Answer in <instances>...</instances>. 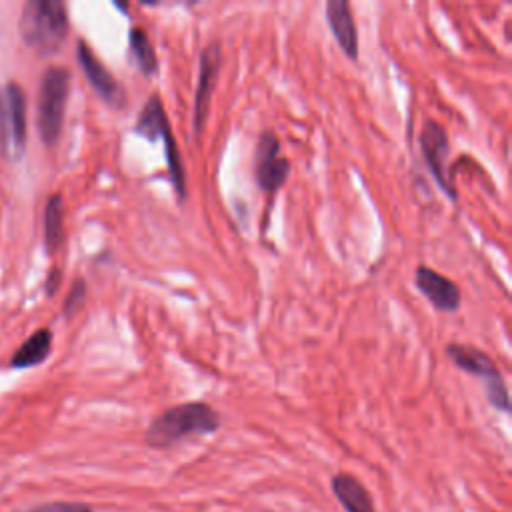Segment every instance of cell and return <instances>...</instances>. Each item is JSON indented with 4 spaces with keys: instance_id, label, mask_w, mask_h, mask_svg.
I'll return each instance as SVG.
<instances>
[{
    "instance_id": "6da1fadb",
    "label": "cell",
    "mask_w": 512,
    "mask_h": 512,
    "mask_svg": "<svg viewBox=\"0 0 512 512\" xmlns=\"http://www.w3.org/2000/svg\"><path fill=\"white\" fill-rule=\"evenodd\" d=\"M220 414L206 402H182L158 414L144 432L152 448H170L188 436L212 434L220 428Z\"/></svg>"
},
{
    "instance_id": "7a4b0ae2",
    "label": "cell",
    "mask_w": 512,
    "mask_h": 512,
    "mask_svg": "<svg viewBox=\"0 0 512 512\" xmlns=\"http://www.w3.org/2000/svg\"><path fill=\"white\" fill-rule=\"evenodd\" d=\"M22 40L48 56L58 52L68 34V12L58 0H28L20 16Z\"/></svg>"
},
{
    "instance_id": "3957f363",
    "label": "cell",
    "mask_w": 512,
    "mask_h": 512,
    "mask_svg": "<svg viewBox=\"0 0 512 512\" xmlns=\"http://www.w3.org/2000/svg\"><path fill=\"white\" fill-rule=\"evenodd\" d=\"M70 94V72L52 66L42 74L38 90V134L46 146H54L64 124V110Z\"/></svg>"
},
{
    "instance_id": "277c9868",
    "label": "cell",
    "mask_w": 512,
    "mask_h": 512,
    "mask_svg": "<svg viewBox=\"0 0 512 512\" xmlns=\"http://www.w3.org/2000/svg\"><path fill=\"white\" fill-rule=\"evenodd\" d=\"M446 356L464 372L482 378L484 380V390L488 396V402L502 412H510V396L508 388L504 384V378L494 364V360L480 348L468 346V344H448L446 346Z\"/></svg>"
},
{
    "instance_id": "5b68a950",
    "label": "cell",
    "mask_w": 512,
    "mask_h": 512,
    "mask_svg": "<svg viewBox=\"0 0 512 512\" xmlns=\"http://www.w3.org/2000/svg\"><path fill=\"white\" fill-rule=\"evenodd\" d=\"M26 148V94L16 82L0 92V156L18 160Z\"/></svg>"
},
{
    "instance_id": "8992f818",
    "label": "cell",
    "mask_w": 512,
    "mask_h": 512,
    "mask_svg": "<svg viewBox=\"0 0 512 512\" xmlns=\"http://www.w3.org/2000/svg\"><path fill=\"white\" fill-rule=\"evenodd\" d=\"M290 162L280 154V140L274 130H264L258 136L254 150V178L256 184L274 196L286 182Z\"/></svg>"
},
{
    "instance_id": "52a82bcc",
    "label": "cell",
    "mask_w": 512,
    "mask_h": 512,
    "mask_svg": "<svg viewBox=\"0 0 512 512\" xmlns=\"http://www.w3.org/2000/svg\"><path fill=\"white\" fill-rule=\"evenodd\" d=\"M222 68V50L218 42H210L200 54V74L194 94V112H192V126L194 132L200 134L210 114V102L214 88L218 84V74Z\"/></svg>"
},
{
    "instance_id": "ba28073f",
    "label": "cell",
    "mask_w": 512,
    "mask_h": 512,
    "mask_svg": "<svg viewBox=\"0 0 512 512\" xmlns=\"http://www.w3.org/2000/svg\"><path fill=\"white\" fill-rule=\"evenodd\" d=\"M420 150L422 156L426 160L428 170L432 172L436 184L442 188V192L450 198L456 200V188L452 184V180L446 176V156H448V136L446 130L436 122V120H426L420 132Z\"/></svg>"
},
{
    "instance_id": "9c48e42d",
    "label": "cell",
    "mask_w": 512,
    "mask_h": 512,
    "mask_svg": "<svg viewBox=\"0 0 512 512\" xmlns=\"http://www.w3.org/2000/svg\"><path fill=\"white\" fill-rule=\"evenodd\" d=\"M76 58L82 66L90 86L94 92L112 108H124L126 106V92L122 84L110 74V70L98 60V56L90 50V46L84 40H78L76 44Z\"/></svg>"
},
{
    "instance_id": "30bf717a",
    "label": "cell",
    "mask_w": 512,
    "mask_h": 512,
    "mask_svg": "<svg viewBox=\"0 0 512 512\" xmlns=\"http://www.w3.org/2000/svg\"><path fill=\"white\" fill-rule=\"evenodd\" d=\"M414 284L420 290V294L442 312H454L460 308L462 292L460 288L444 274H440L434 268L418 266L414 272Z\"/></svg>"
},
{
    "instance_id": "8fae6325",
    "label": "cell",
    "mask_w": 512,
    "mask_h": 512,
    "mask_svg": "<svg viewBox=\"0 0 512 512\" xmlns=\"http://www.w3.org/2000/svg\"><path fill=\"white\" fill-rule=\"evenodd\" d=\"M326 22L332 30L334 40L342 48V52L350 58H358V30L354 22V14L348 0H328L326 2Z\"/></svg>"
},
{
    "instance_id": "7c38bea8",
    "label": "cell",
    "mask_w": 512,
    "mask_h": 512,
    "mask_svg": "<svg viewBox=\"0 0 512 512\" xmlns=\"http://www.w3.org/2000/svg\"><path fill=\"white\" fill-rule=\"evenodd\" d=\"M330 486L336 500L342 504L346 512H376L370 492L356 476L346 472L334 474Z\"/></svg>"
},
{
    "instance_id": "4fadbf2b",
    "label": "cell",
    "mask_w": 512,
    "mask_h": 512,
    "mask_svg": "<svg viewBox=\"0 0 512 512\" xmlns=\"http://www.w3.org/2000/svg\"><path fill=\"white\" fill-rule=\"evenodd\" d=\"M170 128V122L166 118L164 106L160 96H150V100L144 104V108L138 114V120L134 124V132L142 138H146L148 142H156L162 140L164 132Z\"/></svg>"
},
{
    "instance_id": "5bb4252c",
    "label": "cell",
    "mask_w": 512,
    "mask_h": 512,
    "mask_svg": "<svg viewBox=\"0 0 512 512\" xmlns=\"http://www.w3.org/2000/svg\"><path fill=\"white\" fill-rule=\"evenodd\" d=\"M52 348V332L48 328L36 330L10 358L12 368H30L44 362Z\"/></svg>"
},
{
    "instance_id": "9a60e30c",
    "label": "cell",
    "mask_w": 512,
    "mask_h": 512,
    "mask_svg": "<svg viewBox=\"0 0 512 512\" xmlns=\"http://www.w3.org/2000/svg\"><path fill=\"white\" fill-rule=\"evenodd\" d=\"M128 46H130L132 58L136 60V66H138L140 74L154 76L158 72V56L154 52V46L150 42L148 32L134 26L128 34Z\"/></svg>"
},
{
    "instance_id": "2e32d148",
    "label": "cell",
    "mask_w": 512,
    "mask_h": 512,
    "mask_svg": "<svg viewBox=\"0 0 512 512\" xmlns=\"http://www.w3.org/2000/svg\"><path fill=\"white\" fill-rule=\"evenodd\" d=\"M64 236V202L60 194H52L44 206V246L54 252Z\"/></svg>"
},
{
    "instance_id": "e0dca14e",
    "label": "cell",
    "mask_w": 512,
    "mask_h": 512,
    "mask_svg": "<svg viewBox=\"0 0 512 512\" xmlns=\"http://www.w3.org/2000/svg\"><path fill=\"white\" fill-rule=\"evenodd\" d=\"M84 298H86V282L82 278H76L72 288L68 290L66 298H64V306H62V314L66 318H70L72 314H76L82 304H84Z\"/></svg>"
},
{
    "instance_id": "ac0fdd59",
    "label": "cell",
    "mask_w": 512,
    "mask_h": 512,
    "mask_svg": "<svg viewBox=\"0 0 512 512\" xmlns=\"http://www.w3.org/2000/svg\"><path fill=\"white\" fill-rule=\"evenodd\" d=\"M24 512H94V510L84 502H50Z\"/></svg>"
},
{
    "instance_id": "d6986e66",
    "label": "cell",
    "mask_w": 512,
    "mask_h": 512,
    "mask_svg": "<svg viewBox=\"0 0 512 512\" xmlns=\"http://www.w3.org/2000/svg\"><path fill=\"white\" fill-rule=\"evenodd\" d=\"M60 278H62V274H60V270H56V268L48 274V280H46V294H48V296H52V294L58 290Z\"/></svg>"
}]
</instances>
